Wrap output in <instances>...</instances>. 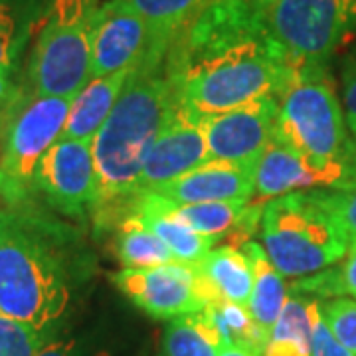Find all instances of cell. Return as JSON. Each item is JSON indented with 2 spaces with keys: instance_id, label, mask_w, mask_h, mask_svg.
I'll return each instance as SVG.
<instances>
[{
  "instance_id": "obj_31",
  "label": "cell",
  "mask_w": 356,
  "mask_h": 356,
  "mask_svg": "<svg viewBox=\"0 0 356 356\" xmlns=\"http://www.w3.org/2000/svg\"><path fill=\"white\" fill-rule=\"evenodd\" d=\"M341 81H343V102L344 109H346V123L356 125V48L344 60Z\"/></svg>"
},
{
  "instance_id": "obj_10",
  "label": "cell",
  "mask_w": 356,
  "mask_h": 356,
  "mask_svg": "<svg viewBox=\"0 0 356 356\" xmlns=\"http://www.w3.org/2000/svg\"><path fill=\"white\" fill-rule=\"evenodd\" d=\"M34 194L67 218L79 220L89 212L93 214L99 186L91 140L54 143L36 170Z\"/></svg>"
},
{
  "instance_id": "obj_11",
  "label": "cell",
  "mask_w": 356,
  "mask_h": 356,
  "mask_svg": "<svg viewBox=\"0 0 356 356\" xmlns=\"http://www.w3.org/2000/svg\"><path fill=\"white\" fill-rule=\"evenodd\" d=\"M165 56L154 48L147 22L121 0L99 6L91 38V77H105L123 70H159Z\"/></svg>"
},
{
  "instance_id": "obj_17",
  "label": "cell",
  "mask_w": 356,
  "mask_h": 356,
  "mask_svg": "<svg viewBox=\"0 0 356 356\" xmlns=\"http://www.w3.org/2000/svg\"><path fill=\"white\" fill-rule=\"evenodd\" d=\"M131 74L133 70H123L111 76L91 77L74 95L60 139L93 140L107 121Z\"/></svg>"
},
{
  "instance_id": "obj_32",
  "label": "cell",
  "mask_w": 356,
  "mask_h": 356,
  "mask_svg": "<svg viewBox=\"0 0 356 356\" xmlns=\"http://www.w3.org/2000/svg\"><path fill=\"white\" fill-rule=\"evenodd\" d=\"M36 356H107L103 353H86V348L76 339H58L54 337Z\"/></svg>"
},
{
  "instance_id": "obj_6",
  "label": "cell",
  "mask_w": 356,
  "mask_h": 356,
  "mask_svg": "<svg viewBox=\"0 0 356 356\" xmlns=\"http://www.w3.org/2000/svg\"><path fill=\"white\" fill-rule=\"evenodd\" d=\"M99 6V0H46L26 70L32 95L74 97L91 79Z\"/></svg>"
},
{
  "instance_id": "obj_3",
  "label": "cell",
  "mask_w": 356,
  "mask_h": 356,
  "mask_svg": "<svg viewBox=\"0 0 356 356\" xmlns=\"http://www.w3.org/2000/svg\"><path fill=\"white\" fill-rule=\"evenodd\" d=\"M165 74L178 105L208 117L264 95L280 97L293 67L269 36H259L188 60L165 62Z\"/></svg>"
},
{
  "instance_id": "obj_20",
  "label": "cell",
  "mask_w": 356,
  "mask_h": 356,
  "mask_svg": "<svg viewBox=\"0 0 356 356\" xmlns=\"http://www.w3.org/2000/svg\"><path fill=\"white\" fill-rule=\"evenodd\" d=\"M242 250L250 257L254 267V289L248 303V311L255 325L259 327V331L267 337L289 299V287L277 271V267L269 261L261 245H257L255 242H245Z\"/></svg>"
},
{
  "instance_id": "obj_27",
  "label": "cell",
  "mask_w": 356,
  "mask_h": 356,
  "mask_svg": "<svg viewBox=\"0 0 356 356\" xmlns=\"http://www.w3.org/2000/svg\"><path fill=\"white\" fill-rule=\"evenodd\" d=\"M54 337L0 313V356H36Z\"/></svg>"
},
{
  "instance_id": "obj_15",
  "label": "cell",
  "mask_w": 356,
  "mask_h": 356,
  "mask_svg": "<svg viewBox=\"0 0 356 356\" xmlns=\"http://www.w3.org/2000/svg\"><path fill=\"white\" fill-rule=\"evenodd\" d=\"M257 163H229L210 159L154 192L175 204L236 202L254 196Z\"/></svg>"
},
{
  "instance_id": "obj_23",
  "label": "cell",
  "mask_w": 356,
  "mask_h": 356,
  "mask_svg": "<svg viewBox=\"0 0 356 356\" xmlns=\"http://www.w3.org/2000/svg\"><path fill=\"white\" fill-rule=\"evenodd\" d=\"M222 344V332L206 307L200 313L182 315L168 323L163 350L165 356H218Z\"/></svg>"
},
{
  "instance_id": "obj_26",
  "label": "cell",
  "mask_w": 356,
  "mask_h": 356,
  "mask_svg": "<svg viewBox=\"0 0 356 356\" xmlns=\"http://www.w3.org/2000/svg\"><path fill=\"white\" fill-rule=\"evenodd\" d=\"M291 289L317 299H334V297L356 299V236H350L348 250L339 264L327 267L315 275L297 280L291 285Z\"/></svg>"
},
{
  "instance_id": "obj_19",
  "label": "cell",
  "mask_w": 356,
  "mask_h": 356,
  "mask_svg": "<svg viewBox=\"0 0 356 356\" xmlns=\"http://www.w3.org/2000/svg\"><path fill=\"white\" fill-rule=\"evenodd\" d=\"M44 10L46 0H0V76L20 70Z\"/></svg>"
},
{
  "instance_id": "obj_4",
  "label": "cell",
  "mask_w": 356,
  "mask_h": 356,
  "mask_svg": "<svg viewBox=\"0 0 356 356\" xmlns=\"http://www.w3.org/2000/svg\"><path fill=\"white\" fill-rule=\"evenodd\" d=\"M264 250L283 277H309L339 264L350 236L317 191L273 198L261 212Z\"/></svg>"
},
{
  "instance_id": "obj_35",
  "label": "cell",
  "mask_w": 356,
  "mask_h": 356,
  "mask_svg": "<svg viewBox=\"0 0 356 356\" xmlns=\"http://www.w3.org/2000/svg\"><path fill=\"white\" fill-rule=\"evenodd\" d=\"M350 129V133H353V140H355V147H356V125H348Z\"/></svg>"
},
{
  "instance_id": "obj_13",
  "label": "cell",
  "mask_w": 356,
  "mask_h": 356,
  "mask_svg": "<svg viewBox=\"0 0 356 356\" xmlns=\"http://www.w3.org/2000/svg\"><path fill=\"white\" fill-rule=\"evenodd\" d=\"M356 177V166H318L293 151L291 147L273 139L261 153L254 178V196L248 206L264 210L261 204L291 192L337 188Z\"/></svg>"
},
{
  "instance_id": "obj_12",
  "label": "cell",
  "mask_w": 356,
  "mask_h": 356,
  "mask_svg": "<svg viewBox=\"0 0 356 356\" xmlns=\"http://www.w3.org/2000/svg\"><path fill=\"white\" fill-rule=\"evenodd\" d=\"M277 95H264L226 113L204 117L208 154L216 161L257 163L273 140Z\"/></svg>"
},
{
  "instance_id": "obj_34",
  "label": "cell",
  "mask_w": 356,
  "mask_h": 356,
  "mask_svg": "<svg viewBox=\"0 0 356 356\" xmlns=\"http://www.w3.org/2000/svg\"><path fill=\"white\" fill-rule=\"evenodd\" d=\"M218 356H259L254 350L250 348H243V346H238V344H222Z\"/></svg>"
},
{
  "instance_id": "obj_16",
  "label": "cell",
  "mask_w": 356,
  "mask_h": 356,
  "mask_svg": "<svg viewBox=\"0 0 356 356\" xmlns=\"http://www.w3.org/2000/svg\"><path fill=\"white\" fill-rule=\"evenodd\" d=\"M131 212L137 214L140 222L172 252L177 261L184 266H198L214 245L212 238L196 232L184 220H180L159 194L137 196Z\"/></svg>"
},
{
  "instance_id": "obj_28",
  "label": "cell",
  "mask_w": 356,
  "mask_h": 356,
  "mask_svg": "<svg viewBox=\"0 0 356 356\" xmlns=\"http://www.w3.org/2000/svg\"><path fill=\"white\" fill-rule=\"evenodd\" d=\"M321 301V299H318ZM321 313L332 334L344 348L356 356V301L350 297H334L321 301Z\"/></svg>"
},
{
  "instance_id": "obj_21",
  "label": "cell",
  "mask_w": 356,
  "mask_h": 356,
  "mask_svg": "<svg viewBox=\"0 0 356 356\" xmlns=\"http://www.w3.org/2000/svg\"><path fill=\"white\" fill-rule=\"evenodd\" d=\"M315 297L289 287V299L259 356H311V307Z\"/></svg>"
},
{
  "instance_id": "obj_25",
  "label": "cell",
  "mask_w": 356,
  "mask_h": 356,
  "mask_svg": "<svg viewBox=\"0 0 356 356\" xmlns=\"http://www.w3.org/2000/svg\"><path fill=\"white\" fill-rule=\"evenodd\" d=\"M248 202L245 200H236V202L175 204L166 200L168 208L180 220H184L196 232L212 238L214 242L218 238H222L224 234H228L232 228H236L238 224H242Z\"/></svg>"
},
{
  "instance_id": "obj_18",
  "label": "cell",
  "mask_w": 356,
  "mask_h": 356,
  "mask_svg": "<svg viewBox=\"0 0 356 356\" xmlns=\"http://www.w3.org/2000/svg\"><path fill=\"white\" fill-rule=\"evenodd\" d=\"M194 267L216 301L248 307L254 289V267L242 248L228 243L212 248Z\"/></svg>"
},
{
  "instance_id": "obj_7",
  "label": "cell",
  "mask_w": 356,
  "mask_h": 356,
  "mask_svg": "<svg viewBox=\"0 0 356 356\" xmlns=\"http://www.w3.org/2000/svg\"><path fill=\"white\" fill-rule=\"evenodd\" d=\"M72 99L20 93L0 113V196L8 206L34 196L36 170L62 137Z\"/></svg>"
},
{
  "instance_id": "obj_14",
  "label": "cell",
  "mask_w": 356,
  "mask_h": 356,
  "mask_svg": "<svg viewBox=\"0 0 356 356\" xmlns=\"http://www.w3.org/2000/svg\"><path fill=\"white\" fill-rule=\"evenodd\" d=\"M210 161L204 117L180 107L153 143L139 178L140 194H154L165 184Z\"/></svg>"
},
{
  "instance_id": "obj_1",
  "label": "cell",
  "mask_w": 356,
  "mask_h": 356,
  "mask_svg": "<svg viewBox=\"0 0 356 356\" xmlns=\"http://www.w3.org/2000/svg\"><path fill=\"white\" fill-rule=\"evenodd\" d=\"M74 297L62 232L30 202L0 210V313L56 337Z\"/></svg>"
},
{
  "instance_id": "obj_5",
  "label": "cell",
  "mask_w": 356,
  "mask_h": 356,
  "mask_svg": "<svg viewBox=\"0 0 356 356\" xmlns=\"http://www.w3.org/2000/svg\"><path fill=\"white\" fill-rule=\"evenodd\" d=\"M277 99L273 139L318 166H356L355 140L329 70H293Z\"/></svg>"
},
{
  "instance_id": "obj_8",
  "label": "cell",
  "mask_w": 356,
  "mask_h": 356,
  "mask_svg": "<svg viewBox=\"0 0 356 356\" xmlns=\"http://www.w3.org/2000/svg\"><path fill=\"white\" fill-rule=\"evenodd\" d=\"M266 30L293 70H329L356 36V0H267Z\"/></svg>"
},
{
  "instance_id": "obj_22",
  "label": "cell",
  "mask_w": 356,
  "mask_h": 356,
  "mask_svg": "<svg viewBox=\"0 0 356 356\" xmlns=\"http://www.w3.org/2000/svg\"><path fill=\"white\" fill-rule=\"evenodd\" d=\"M127 8L140 16L153 36L156 50L166 58L178 34L191 24L208 0H121Z\"/></svg>"
},
{
  "instance_id": "obj_30",
  "label": "cell",
  "mask_w": 356,
  "mask_h": 356,
  "mask_svg": "<svg viewBox=\"0 0 356 356\" xmlns=\"http://www.w3.org/2000/svg\"><path fill=\"white\" fill-rule=\"evenodd\" d=\"M311 356H355L339 343L321 313V301L315 297L311 307Z\"/></svg>"
},
{
  "instance_id": "obj_24",
  "label": "cell",
  "mask_w": 356,
  "mask_h": 356,
  "mask_svg": "<svg viewBox=\"0 0 356 356\" xmlns=\"http://www.w3.org/2000/svg\"><path fill=\"white\" fill-rule=\"evenodd\" d=\"M115 254L125 269H147V267L180 264L165 243L133 212L121 218L115 238Z\"/></svg>"
},
{
  "instance_id": "obj_33",
  "label": "cell",
  "mask_w": 356,
  "mask_h": 356,
  "mask_svg": "<svg viewBox=\"0 0 356 356\" xmlns=\"http://www.w3.org/2000/svg\"><path fill=\"white\" fill-rule=\"evenodd\" d=\"M20 93H22V91L14 86L13 81H10V77L0 76V113H2L6 107H10L14 103V99H16Z\"/></svg>"
},
{
  "instance_id": "obj_2",
  "label": "cell",
  "mask_w": 356,
  "mask_h": 356,
  "mask_svg": "<svg viewBox=\"0 0 356 356\" xmlns=\"http://www.w3.org/2000/svg\"><path fill=\"white\" fill-rule=\"evenodd\" d=\"M177 109V99L165 74L135 67L107 121L91 140L97 168L99 196L93 214L102 220L109 210L139 196V178L153 143Z\"/></svg>"
},
{
  "instance_id": "obj_29",
  "label": "cell",
  "mask_w": 356,
  "mask_h": 356,
  "mask_svg": "<svg viewBox=\"0 0 356 356\" xmlns=\"http://www.w3.org/2000/svg\"><path fill=\"white\" fill-rule=\"evenodd\" d=\"M321 202L343 224L348 236H356V177L337 188L317 191Z\"/></svg>"
},
{
  "instance_id": "obj_9",
  "label": "cell",
  "mask_w": 356,
  "mask_h": 356,
  "mask_svg": "<svg viewBox=\"0 0 356 356\" xmlns=\"http://www.w3.org/2000/svg\"><path fill=\"white\" fill-rule=\"evenodd\" d=\"M115 287L149 317L172 321L200 313L214 299L194 266L168 264L147 269H121L111 275Z\"/></svg>"
}]
</instances>
